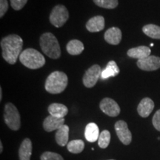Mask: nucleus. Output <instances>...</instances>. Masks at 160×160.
Returning a JSON list of instances; mask_svg holds the SVG:
<instances>
[{
  "label": "nucleus",
  "instance_id": "dca6fc26",
  "mask_svg": "<svg viewBox=\"0 0 160 160\" xmlns=\"http://www.w3.org/2000/svg\"><path fill=\"white\" fill-rule=\"evenodd\" d=\"M50 115L53 117L62 119L68 113V109L65 105L60 103H52L48 108Z\"/></svg>",
  "mask_w": 160,
  "mask_h": 160
},
{
  "label": "nucleus",
  "instance_id": "412c9836",
  "mask_svg": "<svg viewBox=\"0 0 160 160\" xmlns=\"http://www.w3.org/2000/svg\"><path fill=\"white\" fill-rule=\"evenodd\" d=\"M66 49L71 55H79L84 51V45L81 41L77 39L71 40L66 46Z\"/></svg>",
  "mask_w": 160,
  "mask_h": 160
},
{
  "label": "nucleus",
  "instance_id": "2f4dec72",
  "mask_svg": "<svg viewBox=\"0 0 160 160\" xmlns=\"http://www.w3.org/2000/svg\"><path fill=\"white\" fill-rule=\"evenodd\" d=\"M150 45H151V47H153V43H151Z\"/></svg>",
  "mask_w": 160,
  "mask_h": 160
},
{
  "label": "nucleus",
  "instance_id": "5701e85b",
  "mask_svg": "<svg viewBox=\"0 0 160 160\" xmlns=\"http://www.w3.org/2000/svg\"><path fill=\"white\" fill-rule=\"evenodd\" d=\"M68 151L71 153H80L85 148V143L81 139H75L69 142L67 145Z\"/></svg>",
  "mask_w": 160,
  "mask_h": 160
},
{
  "label": "nucleus",
  "instance_id": "ddd939ff",
  "mask_svg": "<svg viewBox=\"0 0 160 160\" xmlns=\"http://www.w3.org/2000/svg\"><path fill=\"white\" fill-rule=\"evenodd\" d=\"M122 34L121 30L117 27L111 28L107 30L104 36L105 41L113 45H119L122 40Z\"/></svg>",
  "mask_w": 160,
  "mask_h": 160
},
{
  "label": "nucleus",
  "instance_id": "f3484780",
  "mask_svg": "<svg viewBox=\"0 0 160 160\" xmlns=\"http://www.w3.org/2000/svg\"><path fill=\"white\" fill-rule=\"evenodd\" d=\"M32 142L31 139L26 138L23 140L19 150V160H31L32 155Z\"/></svg>",
  "mask_w": 160,
  "mask_h": 160
},
{
  "label": "nucleus",
  "instance_id": "f03ea898",
  "mask_svg": "<svg viewBox=\"0 0 160 160\" xmlns=\"http://www.w3.org/2000/svg\"><path fill=\"white\" fill-rule=\"evenodd\" d=\"M68 83V79L64 72L54 71L48 77L45 88L48 93L52 94H58L65 91Z\"/></svg>",
  "mask_w": 160,
  "mask_h": 160
},
{
  "label": "nucleus",
  "instance_id": "f257e3e1",
  "mask_svg": "<svg viewBox=\"0 0 160 160\" xmlns=\"http://www.w3.org/2000/svg\"><path fill=\"white\" fill-rule=\"evenodd\" d=\"M23 40L17 34L8 35L1 40L2 55L3 59L11 65H14L22 53Z\"/></svg>",
  "mask_w": 160,
  "mask_h": 160
},
{
  "label": "nucleus",
  "instance_id": "a211bd4d",
  "mask_svg": "<svg viewBox=\"0 0 160 160\" xmlns=\"http://www.w3.org/2000/svg\"><path fill=\"white\" fill-rule=\"evenodd\" d=\"M99 130L97 124L91 122L88 124L85 127V137L89 142H95L99 139Z\"/></svg>",
  "mask_w": 160,
  "mask_h": 160
},
{
  "label": "nucleus",
  "instance_id": "a878e982",
  "mask_svg": "<svg viewBox=\"0 0 160 160\" xmlns=\"http://www.w3.org/2000/svg\"><path fill=\"white\" fill-rule=\"evenodd\" d=\"M41 160H64L61 155L59 153H53L51 151H46L40 157Z\"/></svg>",
  "mask_w": 160,
  "mask_h": 160
},
{
  "label": "nucleus",
  "instance_id": "4be33fe9",
  "mask_svg": "<svg viewBox=\"0 0 160 160\" xmlns=\"http://www.w3.org/2000/svg\"><path fill=\"white\" fill-rule=\"evenodd\" d=\"M142 31L148 37L155 39H160V27L158 25L149 24L142 28Z\"/></svg>",
  "mask_w": 160,
  "mask_h": 160
},
{
  "label": "nucleus",
  "instance_id": "f8f14e48",
  "mask_svg": "<svg viewBox=\"0 0 160 160\" xmlns=\"http://www.w3.org/2000/svg\"><path fill=\"white\" fill-rule=\"evenodd\" d=\"M154 108V102L151 99L145 97L142 99L137 107V111L140 117L146 118L151 114Z\"/></svg>",
  "mask_w": 160,
  "mask_h": 160
},
{
  "label": "nucleus",
  "instance_id": "6ab92c4d",
  "mask_svg": "<svg viewBox=\"0 0 160 160\" xmlns=\"http://www.w3.org/2000/svg\"><path fill=\"white\" fill-rule=\"evenodd\" d=\"M55 139L57 143L59 146L64 147L68 143L69 139V127L64 125L57 131L55 135Z\"/></svg>",
  "mask_w": 160,
  "mask_h": 160
},
{
  "label": "nucleus",
  "instance_id": "473e14b6",
  "mask_svg": "<svg viewBox=\"0 0 160 160\" xmlns=\"http://www.w3.org/2000/svg\"><path fill=\"white\" fill-rule=\"evenodd\" d=\"M108 160H115V159H108Z\"/></svg>",
  "mask_w": 160,
  "mask_h": 160
},
{
  "label": "nucleus",
  "instance_id": "7c9ffc66",
  "mask_svg": "<svg viewBox=\"0 0 160 160\" xmlns=\"http://www.w3.org/2000/svg\"><path fill=\"white\" fill-rule=\"evenodd\" d=\"M2 99V88H0V100Z\"/></svg>",
  "mask_w": 160,
  "mask_h": 160
},
{
  "label": "nucleus",
  "instance_id": "2eb2a0df",
  "mask_svg": "<svg viewBox=\"0 0 160 160\" xmlns=\"http://www.w3.org/2000/svg\"><path fill=\"white\" fill-rule=\"evenodd\" d=\"M151 51L150 48L147 46H139V47L129 49L127 52V54L129 57L139 60L151 56Z\"/></svg>",
  "mask_w": 160,
  "mask_h": 160
},
{
  "label": "nucleus",
  "instance_id": "20e7f679",
  "mask_svg": "<svg viewBox=\"0 0 160 160\" xmlns=\"http://www.w3.org/2000/svg\"><path fill=\"white\" fill-rule=\"evenodd\" d=\"M21 63L30 69H38L43 67L45 59L40 52L33 48H28L22 52L19 56Z\"/></svg>",
  "mask_w": 160,
  "mask_h": 160
},
{
  "label": "nucleus",
  "instance_id": "c85d7f7f",
  "mask_svg": "<svg viewBox=\"0 0 160 160\" xmlns=\"http://www.w3.org/2000/svg\"><path fill=\"white\" fill-rule=\"evenodd\" d=\"M8 9V2L7 0H0V17L2 18L3 16Z\"/></svg>",
  "mask_w": 160,
  "mask_h": 160
},
{
  "label": "nucleus",
  "instance_id": "1a4fd4ad",
  "mask_svg": "<svg viewBox=\"0 0 160 160\" xmlns=\"http://www.w3.org/2000/svg\"><path fill=\"white\" fill-rule=\"evenodd\" d=\"M99 108L106 115L111 117H116L120 113V108L117 102L111 98H104L100 102Z\"/></svg>",
  "mask_w": 160,
  "mask_h": 160
},
{
  "label": "nucleus",
  "instance_id": "0eeeda50",
  "mask_svg": "<svg viewBox=\"0 0 160 160\" xmlns=\"http://www.w3.org/2000/svg\"><path fill=\"white\" fill-rule=\"evenodd\" d=\"M102 70L99 65H93L85 71L83 77V84L86 88L94 87L99 77H101Z\"/></svg>",
  "mask_w": 160,
  "mask_h": 160
},
{
  "label": "nucleus",
  "instance_id": "7ed1b4c3",
  "mask_svg": "<svg viewBox=\"0 0 160 160\" xmlns=\"http://www.w3.org/2000/svg\"><path fill=\"white\" fill-rule=\"evenodd\" d=\"M40 47L42 51L51 59H59L61 56V49L59 42L53 33H45L40 37Z\"/></svg>",
  "mask_w": 160,
  "mask_h": 160
},
{
  "label": "nucleus",
  "instance_id": "39448f33",
  "mask_svg": "<svg viewBox=\"0 0 160 160\" xmlns=\"http://www.w3.org/2000/svg\"><path fill=\"white\" fill-rule=\"evenodd\" d=\"M4 119L6 125L13 131H18L21 126L20 115L17 107L12 103H7L5 106Z\"/></svg>",
  "mask_w": 160,
  "mask_h": 160
},
{
  "label": "nucleus",
  "instance_id": "9d476101",
  "mask_svg": "<svg viewBox=\"0 0 160 160\" xmlns=\"http://www.w3.org/2000/svg\"><path fill=\"white\" fill-rule=\"evenodd\" d=\"M137 66L142 71H157L160 68V57L156 56H149L143 59L138 60Z\"/></svg>",
  "mask_w": 160,
  "mask_h": 160
},
{
  "label": "nucleus",
  "instance_id": "393cba45",
  "mask_svg": "<svg viewBox=\"0 0 160 160\" xmlns=\"http://www.w3.org/2000/svg\"><path fill=\"white\" fill-rule=\"evenodd\" d=\"M97 6L106 9H114L119 5L118 0H93Z\"/></svg>",
  "mask_w": 160,
  "mask_h": 160
},
{
  "label": "nucleus",
  "instance_id": "cd10ccee",
  "mask_svg": "<svg viewBox=\"0 0 160 160\" xmlns=\"http://www.w3.org/2000/svg\"><path fill=\"white\" fill-rule=\"evenodd\" d=\"M152 122L154 126V128L158 131H160V109L156 112L154 116L153 117Z\"/></svg>",
  "mask_w": 160,
  "mask_h": 160
},
{
  "label": "nucleus",
  "instance_id": "9b49d317",
  "mask_svg": "<svg viewBox=\"0 0 160 160\" xmlns=\"http://www.w3.org/2000/svg\"><path fill=\"white\" fill-rule=\"evenodd\" d=\"M65 119H59L53 117V116H48L44 120L43 122V128L45 131L52 132L56 130H58L62 126L65 125Z\"/></svg>",
  "mask_w": 160,
  "mask_h": 160
},
{
  "label": "nucleus",
  "instance_id": "bb28decb",
  "mask_svg": "<svg viewBox=\"0 0 160 160\" xmlns=\"http://www.w3.org/2000/svg\"><path fill=\"white\" fill-rule=\"evenodd\" d=\"M11 1V5L15 11H19L23 8L24 6L27 3L28 0H10Z\"/></svg>",
  "mask_w": 160,
  "mask_h": 160
},
{
  "label": "nucleus",
  "instance_id": "6e6552de",
  "mask_svg": "<svg viewBox=\"0 0 160 160\" xmlns=\"http://www.w3.org/2000/svg\"><path fill=\"white\" fill-rule=\"evenodd\" d=\"M114 128L117 137L122 143L125 145H130L132 141V134L128 127V124L123 120H119L116 122Z\"/></svg>",
  "mask_w": 160,
  "mask_h": 160
},
{
  "label": "nucleus",
  "instance_id": "c756f323",
  "mask_svg": "<svg viewBox=\"0 0 160 160\" xmlns=\"http://www.w3.org/2000/svg\"><path fill=\"white\" fill-rule=\"evenodd\" d=\"M3 151V145H2V142H0V153H2Z\"/></svg>",
  "mask_w": 160,
  "mask_h": 160
},
{
  "label": "nucleus",
  "instance_id": "b1692460",
  "mask_svg": "<svg viewBox=\"0 0 160 160\" xmlns=\"http://www.w3.org/2000/svg\"><path fill=\"white\" fill-rule=\"evenodd\" d=\"M110 142H111V133L108 131L105 130L100 133L98 139V145L101 148L105 149L109 145Z\"/></svg>",
  "mask_w": 160,
  "mask_h": 160
},
{
  "label": "nucleus",
  "instance_id": "4468645a",
  "mask_svg": "<svg viewBox=\"0 0 160 160\" xmlns=\"http://www.w3.org/2000/svg\"><path fill=\"white\" fill-rule=\"evenodd\" d=\"M86 28L91 33L102 31L105 28V19L102 16H96L91 18L86 23Z\"/></svg>",
  "mask_w": 160,
  "mask_h": 160
},
{
  "label": "nucleus",
  "instance_id": "aec40b11",
  "mask_svg": "<svg viewBox=\"0 0 160 160\" xmlns=\"http://www.w3.org/2000/svg\"><path fill=\"white\" fill-rule=\"evenodd\" d=\"M120 70L114 61H110L106 66L105 69L102 71L101 79H107L110 77H114L119 73Z\"/></svg>",
  "mask_w": 160,
  "mask_h": 160
},
{
  "label": "nucleus",
  "instance_id": "423d86ee",
  "mask_svg": "<svg viewBox=\"0 0 160 160\" xmlns=\"http://www.w3.org/2000/svg\"><path fill=\"white\" fill-rule=\"evenodd\" d=\"M69 13L65 6L56 5L50 14V22L56 28H61L68 20Z\"/></svg>",
  "mask_w": 160,
  "mask_h": 160
}]
</instances>
